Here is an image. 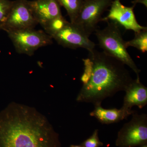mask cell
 Instances as JSON below:
<instances>
[{"instance_id":"obj_1","label":"cell","mask_w":147,"mask_h":147,"mask_svg":"<svg viewBox=\"0 0 147 147\" xmlns=\"http://www.w3.org/2000/svg\"><path fill=\"white\" fill-rule=\"evenodd\" d=\"M0 147H61L59 134L34 108L12 102L0 112Z\"/></svg>"},{"instance_id":"obj_2","label":"cell","mask_w":147,"mask_h":147,"mask_svg":"<svg viewBox=\"0 0 147 147\" xmlns=\"http://www.w3.org/2000/svg\"><path fill=\"white\" fill-rule=\"evenodd\" d=\"M83 61V85L76 97L77 102L101 105L105 98L125 91L134 80L125 65L103 52L94 49Z\"/></svg>"},{"instance_id":"obj_3","label":"cell","mask_w":147,"mask_h":147,"mask_svg":"<svg viewBox=\"0 0 147 147\" xmlns=\"http://www.w3.org/2000/svg\"><path fill=\"white\" fill-rule=\"evenodd\" d=\"M107 26L102 30L96 29L95 31L99 47L108 56L128 66L139 77L141 70L138 68L127 52L119 26L113 21H107Z\"/></svg>"},{"instance_id":"obj_4","label":"cell","mask_w":147,"mask_h":147,"mask_svg":"<svg viewBox=\"0 0 147 147\" xmlns=\"http://www.w3.org/2000/svg\"><path fill=\"white\" fill-rule=\"evenodd\" d=\"M17 53L32 56L40 47L53 44V38L42 30L26 29L6 32Z\"/></svg>"},{"instance_id":"obj_5","label":"cell","mask_w":147,"mask_h":147,"mask_svg":"<svg viewBox=\"0 0 147 147\" xmlns=\"http://www.w3.org/2000/svg\"><path fill=\"white\" fill-rule=\"evenodd\" d=\"M131 120L125 124L118 133V147L141 146L147 144V115L132 114Z\"/></svg>"},{"instance_id":"obj_6","label":"cell","mask_w":147,"mask_h":147,"mask_svg":"<svg viewBox=\"0 0 147 147\" xmlns=\"http://www.w3.org/2000/svg\"><path fill=\"white\" fill-rule=\"evenodd\" d=\"M113 0H84L78 17L73 24L90 37L95 31L103 13L111 5Z\"/></svg>"},{"instance_id":"obj_7","label":"cell","mask_w":147,"mask_h":147,"mask_svg":"<svg viewBox=\"0 0 147 147\" xmlns=\"http://www.w3.org/2000/svg\"><path fill=\"white\" fill-rule=\"evenodd\" d=\"M38 24L27 0L13 1L8 18L3 30L6 32L34 28Z\"/></svg>"},{"instance_id":"obj_8","label":"cell","mask_w":147,"mask_h":147,"mask_svg":"<svg viewBox=\"0 0 147 147\" xmlns=\"http://www.w3.org/2000/svg\"><path fill=\"white\" fill-rule=\"evenodd\" d=\"M59 45L66 48H82L89 52L95 49V44L75 24L68 22L65 26L53 37Z\"/></svg>"},{"instance_id":"obj_9","label":"cell","mask_w":147,"mask_h":147,"mask_svg":"<svg viewBox=\"0 0 147 147\" xmlns=\"http://www.w3.org/2000/svg\"><path fill=\"white\" fill-rule=\"evenodd\" d=\"M110 7L108 15L102 18L101 21H113L125 30H132L134 33L147 29L137 22L134 12V6H125L122 4L120 0H114Z\"/></svg>"},{"instance_id":"obj_10","label":"cell","mask_w":147,"mask_h":147,"mask_svg":"<svg viewBox=\"0 0 147 147\" xmlns=\"http://www.w3.org/2000/svg\"><path fill=\"white\" fill-rule=\"evenodd\" d=\"M35 18L42 26L48 21L62 16L61 6L57 0L29 1Z\"/></svg>"},{"instance_id":"obj_11","label":"cell","mask_w":147,"mask_h":147,"mask_svg":"<svg viewBox=\"0 0 147 147\" xmlns=\"http://www.w3.org/2000/svg\"><path fill=\"white\" fill-rule=\"evenodd\" d=\"M125 92L123 108L131 109L137 106L142 109L147 105V88L140 82V77L134 79Z\"/></svg>"},{"instance_id":"obj_12","label":"cell","mask_w":147,"mask_h":147,"mask_svg":"<svg viewBox=\"0 0 147 147\" xmlns=\"http://www.w3.org/2000/svg\"><path fill=\"white\" fill-rule=\"evenodd\" d=\"M136 112L132 109H125L122 107L120 109H104L101 105H97L94 106V110L90 113V115L94 117L102 124H110L126 119Z\"/></svg>"},{"instance_id":"obj_13","label":"cell","mask_w":147,"mask_h":147,"mask_svg":"<svg viewBox=\"0 0 147 147\" xmlns=\"http://www.w3.org/2000/svg\"><path fill=\"white\" fill-rule=\"evenodd\" d=\"M61 6L63 7L67 12L70 23H74L78 17L84 0H57Z\"/></svg>"},{"instance_id":"obj_14","label":"cell","mask_w":147,"mask_h":147,"mask_svg":"<svg viewBox=\"0 0 147 147\" xmlns=\"http://www.w3.org/2000/svg\"><path fill=\"white\" fill-rule=\"evenodd\" d=\"M135 33L133 39L128 41H125L127 48L132 47L137 48L142 53L147 51V29L142 30Z\"/></svg>"},{"instance_id":"obj_15","label":"cell","mask_w":147,"mask_h":147,"mask_svg":"<svg viewBox=\"0 0 147 147\" xmlns=\"http://www.w3.org/2000/svg\"><path fill=\"white\" fill-rule=\"evenodd\" d=\"M68 23V21L62 15L48 21L42 27L45 32L53 38V37L63 28Z\"/></svg>"},{"instance_id":"obj_16","label":"cell","mask_w":147,"mask_h":147,"mask_svg":"<svg viewBox=\"0 0 147 147\" xmlns=\"http://www.w3.org/2000/svg\"><path fill=\"white\" fill-rule=\"evenodd\" d=\"M13 1L0 0V30H3L8 18Z\"/></svg>"},{"instance_id":"obj_17","label":"cell","mask_w":147,"mask_h":147,"mask_svg":"<svg viewBox=\"0 0 147 147\" xmlns=\"http://www.w3.org/2000/svg\"><path fill=\"white\" fill-rule=\"evenodd\" d=\"M98 129L94 130L92 134L82 143L83 147H99L102 146L103 143L100 141L98 136Z\"/></svg>"},{"instance_id":"obj_18","label":"cell","mask_w":147,"mask_h":147,"mask_svg":"<svg viewBox=\"0 0 147 147\" xmlns=\"http://www.w3.org/2000/svg\"><path fill=\"white\" fill-rule=\"evenodd\" d=\"M131 3L134 6H135L137 3H141L144 5L146 7H147V0H134L131 2Z\"/></svg>"},{"instance_id":"obj_19","label":"cell","mask_w":147,"mask_h":147,"mask_svg":"<svg viewBox=\"0 0 147 147\" xmlns=\"http://www.w3.org/2000/svg\"><path fill=\"white\" fill-rule=\"evenodd\" d=\"M70 147H83L82 145H72L70 146Z\"/></svg>"},{"instance_id":"obj_20","label":"cell","mask_w":147,"mask_h":147,"mask_svg":"<svg viewBox=\"0 0 147 147\" xmlns=\"http://www.w3.org/2000/svg\"><path fill=\"white\" fill-rule=\"evenodd\" d=\"M140 147H147V144L143 145V146H141Z\"/></svg>"}]
</instances>
